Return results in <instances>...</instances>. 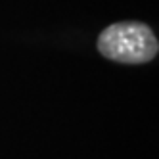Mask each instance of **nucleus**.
Segmentation results:
<instances>
[{
	"label": "nucleus",
	"mask_w": 159,
	"mask_h": 159,
	"mask_svg": "<svg viewBox=\"0 0 159 159\" xmlns=\"http://www.w3.org/2000/svg\"><path fill=\"white\" fill-rule=\"evenodd\" d=\"M98 50L107 60L121 63H146L152 61L159 44L152 29L138 21H121L102 31Z\"/></svg>",
	"instance_id": "f257e3e1"
}]
</instances>
